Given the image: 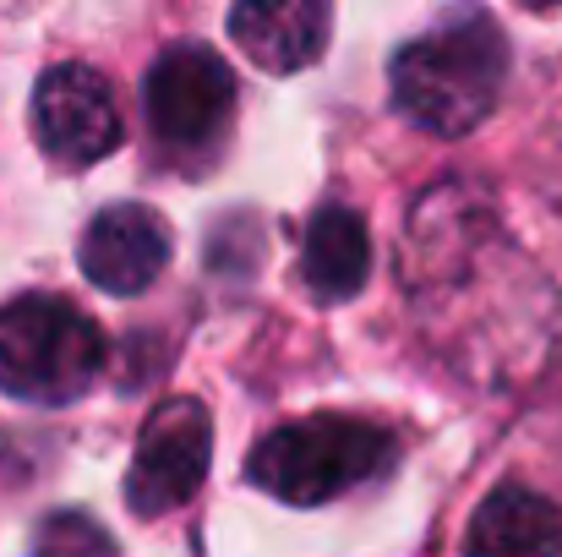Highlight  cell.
<instances>
[{"label":"cell","mask_w":562,"mask_h":557,"mask_svg":"<svg viewBox=\"0 0 562 557\" xmlns=\"http://www.w3.org/2000/svg\"><path fill=\"white\" fill-rule=\"evenodd\" d=\"M393 104L437 132V137H464L475 132L508 82V38L481 5L448 11L437 27L409 38L393 55Z\"/></svg>","instance_id":"1"},{"label":"cell","mask_w":562,"mask_h":557,"mask_svg":"<svg viewBox=\"0 0 562 557\" xmlns=\"http://www.w3.org/2000/svg\"><path fill=\"white\" fill-rule=\"evenodd\" d=\"M393 459V437L372 426V421H356V415H306V421H290V426H273L251 459H246V476L273 492L279 503H295V509H317L361 481H372L376 470Z\"/></svg>","instance_id":"2"},{"label":"cell","mask_w":562,"mask_h":557,"mask_svg":"<svg viewBox=\"0 0 562 557\" xmlns=\"http://www.w3.org/2000/svg\"><path fill=\"white\" fill-rule=\"evenodd\" d=\"M104 328L66 296H16L0 307V388L27 404H71L104 371Z\"/></svg>","instance_id":"3"},{"label":"cell","mask_w":562,"mask_h":557,"mask_svg":"<svg viewBox=\"0 0 562 557\" xmlns=\"http://www.w3.org/2000/svg\"><path fill=\"white\" fill-rule=\"evenodd\" d=\"M143 110L159 143L196 154L224 137L235 115V77L207 44H176L148 66Z\"/></svg>","instance_id":"4"},{"label":"cell","mask_w":562,"mask_h":557,"mask_svg":"<svg viewBox=\"0 0 562 557\" xmlns=\"http://www.w3.org/2000/svg\"><path fill=\"white\" fill-rule=\"evenodd\" d=\"M207 459H213V426L207 410L196 399H165L154 404V415L137 432V454H132V476H126V498L137 514H170L181 509L191 492L207 481Z\"/></svg>","instance_id":"5"},{"label":"cell","mask_w":562,"mask_h":557,"mask_svg":"<svg viewBox=\"0 0 562 557\" xmlns=\"http://www.w3.org/2000/svg\"><path fill=\"white\" fill-rule=\"evenodd\" d=\"M33 137L38 148L66 165L88 170L121 148V104L93 66H49L33 88Z\"/></svg>","instance_id":"6"},{"label":"cell","mask_w":562,"mask_h":557,"mask_svg":"<svg viewBox=\"0 0 562 557\" xmlns=\"http://www.w3.org/2000/svg\"><path fill=\"white\" fill-rule=\"evenodd\" d=\"M170 263V224L148 202H115L82 230V274L104 296H143Z\"/></svg>","instance_id":"7"},{"label":"cell","mask_w":562,"mask_h":557,"mask_svg":"<svg viewBox=\"0 0 562 557\" xmlns=\"http://www.w3.org/2000/svg\"><path fill=\"white\" fill-rule=\"evenodd\" d=\"M229 33L262 71H301L328 44V0H235Z\"/></svg>","instance_id":"8"},{"label":"cell","mask_w":562,"mask_h":557,"mask_svg":"<svg viewBox=\"0 0 562 557\" xmlns=\"http://www.w3.org/2000/svg\"><path fill=\"white\" fill-rule=\"evenodd\" d=\"M301 279L323 301H350L372 279V235L367 219L345 202H328L312 213L301 241Z\"/></svg>","instance_id":"9"},{"label":"cell","mask_w":562,"mask_h":557,"mask_svg":"<svg viewBox=\"0 0 562 557\" xmlns=\"http://www.w3.org/2000/svg\"><path fill=\"white\" fill-rule=\"evenodd\" d=\"M464 557H562V509L530 487H497L470 520Z\"/></svg>","instance_id":"10"},{"label":"cell","mask_w":562,"mask_h":557,"mask_svg":"<svg viewBox=\"0 0 562 557\" xmlns=\"http://www.w3.org/2000/svg\"><path fill=\"white\" fill-rule=\"evenodd\" d=\"M525 5H562V0H525Z\"/></svg>","instance_id":"11"}]
</instances>
